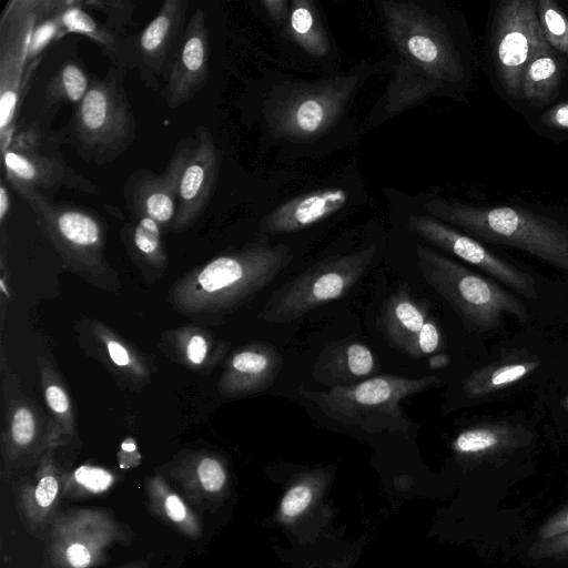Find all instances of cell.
<instances>
[{"label": "cell", "instance_id": "cell-8", "mask_svg": "<svg viewBox=\"0 0 568 568\" xmlns=\"http://www.w3.org/2000/svg\"><path fill=\"white\" fill-rule=\"evenodd\" d=\"M415 254L424 280L450 305L467 329L493 331L504 315L527 322L525 305L495 282L426 245L417 244Z\"/></svg>", "mask_w": 568, "mask_h": 568}, {"label": "cell", "instance_id": "cell-7", "mask_svg": "<svg viewBox=\"0 0 568 568\" xmlns=\"http://www.w3.org/2000/svg\"><path fill=\"white\" fill-rule=\"evenodd\" d=\"M440 383L435 375L406 377L387 374L326 390H310L301 386L298 393L325 416L345 425L367 432H405L412 423L400 402L438 387Z\"/></svg>", "mask_w": 568, "mask_h": 568}, {"label": "cell", "instance_id": "cell-37", "mask_svg": "<svg viewBox=\"0 0 568 568\" xmlns=\"http://www.w3.org/2000/svg\"><path fill=\"white\" fill-rule=\"evenodd\" d=\"M116 481V475L108 468L81 465L63 476V497L81 498L101 495Z\"/></svg>", "mask_w": 568, "mask_h": 568}, {"label": "cell", "instance_id": "cell-25", "mask_svg": "<svg viewBox=\"0 0 568 568\" xmlns=\"http://www.w3.org/2000/svg\"><path fill=\"white\" fill-rule=\"evenodd\" d=\"M165 473L191 501L205 508L222 495L229 479L222 458L206 449L179 453Z\"/></svg>", "mask_w": 568, "mask_h": 568}, {"label": "cell", "instance_id": "cell-1", "mask_svg": "<svg viewBox=\"0 0 568 568\" xmlns=\"http://www.w3.org/2000/svg\"><path fill=\"white\" fill-rule=\"evenodd\" d=\"M388 55L382 60L386 87L363 132L375 129L465 79V64L445 17L426 0L376 2Z\"/></svg>", "mask_w": 568, "mask_h": 568}, {"label": "cell", "instance_id": "cell-24", "mask_svg": "<svg viewBox=\"0 0 568 568\" xmlns=\"http://www.w3.org/2000/svg\"><path fill=\"white\" fill-rule=\"evenodd\" d=\"M55 448L49 449L36 465L27 481L18 487V510L29 532L41 537L59 511L63 496L64 473L55 460Z\"/></svg>", "mask_w": 568, "mask_h": 568}, {"label": "cell", "instance_id": "cell-42", "mask_svg": "<svg viewBox=\"0 0 568 568\" xmlns=\"http://www.w3.org/2000/svg\"><path fill=\"white\" fill-rule=\"evenodd\" d=\"M440 345V332L435 321L429 316L425 322L417 342L418 358L435 353Z\"/></svg>", "mask_w": 568, "mask_h": 568}, {"label": "cell", "instance_id": "cell-18", "mask_svg": "<svg viewBox=\"0 0 568 568\" xmlns=\"http://www.w3.org/2000/svg\"><path fill=\"white\" fill-rule=\"evenodd\" d=\"M193 136L194 148L179 183L173 233L189 230L204 213L214 194L222 163V152L209 128L197 125Z\"/></svg>", "mask_w": 568, "mask_h": 568}, {"label": "cell", "instance_id": "cell-46", "mask_svg": "<svg viewBox=\"0 0 568 568\" xmlns=\"http://www.w3.org/2000/svg\"><path fill=\"white\" fill-rule=\"evenodd\" d=\"M11 206V199L8 187L4 182H0V225H1V236L4 235V222L7 216L9 215Z\"/></svg>", "mask_w": 568, "mask_h": 568}, {"label": "cell", "instance_id": "cell-17", "mask_svg": "<svg viewBox=\"0 0 568 568\" xmlns=\"http://www.w3.org/2000/svg\"><path fill=\"white\" fill-rule=\"evenodd\" d=\"M282 53L292 61L338 72V53L321 8L313 0H293L286 21L273 30Z\"/></svg>", "mask_w": 568, "mask_h": 568}, {"label": "cell", "instance_id": "cell-48", "mask_svg": "<svg viewBox=\"0 0 568 568\" xmlns=\"http://www.w3.org/2000/svg\"><path fill=\"white\" fill-rule=\"evenodd\" d=\"M120 568H148V567L145 565H143V564H140V562H132V564L122 566Z\"/></svg>", "mask_w": 568, "mask_h": 568}, {"label": "cell", "instance_id": "cell-30", "mask_svg": "<svg viewBox=\"0 0 568 568\" xmlns=\"http://www.w3.org/2000/svg\"><path fill=\"white\" fill-rule=\"evenodd\" d=\"M162 234L161 226L148 216L133 217L121 230L131 260L149 282L161 276L169 265Z\"/></svg>", "mask_w": 568, "mask_h": 568}, {"label": "cell", "instance_id": "cell-34", "mask_svg": "<svg viewBox=\"0 0 568 568\" xmlns=\"http://www.w3.org/2000/svg\"><path fill=\"white\" fill-rule=\"evenodd\" d=\"M538 365L536 359H513L478 368L463 382V392L469 398L490 395L526 377Z\"/></svg>", "mask_w": 568, "mask_h": 568}, {"label": "cell", "instance_id": "cell-32", "mask_svg": "<svg viewBox=\"0 0 568 568\" xmlns=\"http://www.w3.org/2000/svg\"><path fill=\"white\" fill-rule=\"evenodd\" d=\"M43 399L58 446L70 443L75 434V418L70 394L54 364L44 355L37 356Z\"/></svg>", "mask_w": 568, "mask_h": 568}, {"label": "cell", "instance_id": "cell-23", "mask_svg": "<svg viewBox=\"0 0 568 568\" xmlns=\"http://www.w3.org/2000/svg\"><path fill=\"white\" fill-rule=\"evenodd\" d=\"M8 183H20L43 193L67 187L83 194H98L99 185L78 174L63 160L39 150L8 148L2 153Z\"/></svg>", "mask_w": 568, "mask_h": 568}, {"label": "cell", "instance_id": "cell-13", "mask_svg": "<svg viewBox=\"0 0 568 568\" xmlns=\"http://www.w3.org/2000/svg\"><path fill=\"white\" fill-rule=\"evenodd\" d=\"M496 72L513 99L521 98L524 73L539 53L552 49L545 40L537 14V1L501 2L493 22Z\"/></svg>", "mask_w": 568, "mask_h": 568}, {"label": "cell", "instance_id": "cell-36", "mask_svg": "<svg viewBox=\"0 0 568 568\" xmlns=\"http://www.w3.org/2000/svg\"><path fill=\"white\" fill-rule=\"evenodd\" d=\"M520 425L505 422L478 424L459 433L453 447L460 454H479L507 445L518 434Z\"/></svg>", "mask_w": 568, "mask_h": 568}, {"label": "cell", "instance_id": "cell-26", "mask_svg": "<svg viewBox=\"0 0 568 568\" xmlns=\"http://www.w3.org/2000/svg\"><path fill=\"white\" fill-rule=\"evenodd\" d=\"M158 344L174 363L206 376L215 371L230 349L229 342L195 323L164 331Z\"/></svg>", "mask_w": 568, "mask_h": 568}, {"label": "cell", "instance_id": "cell-41", "mask_svg": "<svg viewBox=\"0 0 568 568\" xmlns=\"http://www.w3.org/2000/svg\"><path fill=\"white\" fill-rule=\"evenodd\" d=\"M312 494L307 486L300 485L291 488L284 496L281 509L285 516L294 517L301 514L311 503Z\"/></svg>", "mask_w": 568, "mask_h": 568}, {"label": "cell", "instance_id": "cell-9", "mask_svg": "<svg viewBox=\"0 0 568 568\" xmlns=\"http://www.w3.org/2000/svg\"><path fill=\"white\" fill-rule=\"evenodd\" d=\"M378 252L376 243L346 254L325 257L272 293L257 317L287 324L344 296L368 271Z\"/></svg>", "mask_w": 568, "mask_h": 568}, {"label": "cell", "instance_id": "cell-31", "mask_svg": "<svg viewBox=\"0 0 568 568\" xmlns=\"http://www.w3.org/2000/svg\"><path fill=\"white\" fill-rule=\"evenodd\" d=\"M90 81L80 62L67 59L60 63L44 83L38 121L30 128H45L62 106L77 105L85 95Z\"/></svg>", "mask_w": 568, "mask_h": 568}, {"label": "cell", "instance_id": "cell-15", "mask_svg": "<svg viewBox=\"0 0 568 568\" xmlns=\"http://www.w3.org/2000/svg\"><path fill=\"white\" fill-rule=\"evenodd\" d=\"M82 351L98 361L115 384L131 392H141L156 373L154 356L139 349L100 320L83 317L74 324Z\"/></svg>", "mask_w": 568, "mask_h": 568}, {"label": "cell", "instance_id": "cell-35", "mask_svg": "<svg viewBox=\"0 0 568 568\" xmlns=\"http://www.w3.org/2000/svg\"><path fill=\"white\" fill-rule=\"evenodd\" d=\"M561 79L560 64L552 51L539 53L528 64L523 78L521 97L535 105L549 102Z\"/></svg>", "mask_w": 568, "mask_h": 568}, {"label": "cell", "instance_id": "cell-45", "mask_svg": "<svg viewBox=\"0 0 568 568\" xmlns=\"http://www.w3.org/2000/svg\"><path fill=\"white\" fill-rule=\"evenodd\" d=\"M544 121L551 128L568 129V102L557 104L547 111Z\"/></svg>", "mask_w": 568, "mask_h": 568}, {"label": "cell", "instance_id": "cell-39", "mask_svg": "<svg viewBox=\"0 0 568 568\" xmlns=\"http://www.w3.org/2000/svg\"><path fill=\"white\" fill-rule=\"evenodd\" d=\"M83 8H91L105 16L106 26L114 31L126 34V26L133 19L134 4L128 0H81Z\"/></svg>", "mask_w": 568, "mask_h": 568}, {"label": "cell", "instance_id": "cell-14", "mask_svg": "<svg viewBox=\"0 0 568 568\" xmlns=\"http://www.w3.org/2000/svg\"><path fill=\"white\" fill-rule=\"evenodd\" d=\"M406 224L407 229L423 241L485 271L525 297H537L536 283L531 276L493 254L479 241L454 226L425 212L410 214Z\"/></svg>", "mask_w": 568, "mask_h": 568}, {"label": "cell", "instance_id": "cell-20", "mask_svg": "<svg viewBox=\"0 0 568 568\" xmlns=\"http://www.w3.org/2000/svg\"><path fill=\"white\" fill-rule=\"evenodd\" d=\"M187 0H165L151 22L135 38L141 79L149 88L159 87L183 41Z\"/></svg>", "mask_w": 568, "mask_h": 568}, {"label": "cell", "instance_id": "cell-16", "mask_svg": "<svg viewBox=\"0 0 568 568\" xmlns=\"http://www.w3.org/2000/svg\"><path fill=\"white\" fill-rule=\"evenodd\" d=\"M195 143L194 136L180 140L161 174L140 169L124 185L123 196L133 217L148 216L171 232L178 204L179 183Z\"/></svg>", "mask_w": 568, "mask_h": 568}, {"label": "cell", "instance_id": "cell-44", "mask_svg": "<svg viewBox=\"0 0 568 568\" xmlns=\"http://www.w3.org/2000/svg\"><path fill=\"white\" fill-rule=\"evenodd\" d=\"M118 459L122 468H130L139 465L141 456L138 453L134 439L126 438L122 443Z\"/></svg>", "mask_w": 568, "mask_h": 568}, {"label": "cell", "instance_id": "cell-12", "mask_svg": "<svg viewBox=\"0 0 568 568\" xmlns=\"http://www.w3.org/2000/svg\"><path fill=\"white\" fill-rule=\"evenodd\" d=\"M1 349V475L8 478L37 465L49 449L59 446L49 415L22 392L18 376L6 361L3 346Z\"/></svg>", "mask_w": 568, "mask_h": 568}, {"label": "cell", "instance_id": "cell-28", "mask_svg": "<svg viewBox=\"0 0 568 568\" xmlns=\"http://www.w3.org/2000/svg\"><path fill=\"white\" fill-rule=\"evenodd\" d=\"M428 317L427 308L410 295L406 285H402L385 300L379 326L390 346L418 358V336Z\"/></svg>", "mask_w": 568, "mask_h": 568}, {"label": "cell", "instance_id": "cell-3", "mask_svg": "<svg viewBox=\"0 0 568 568\" xmlns=\"http://www.w3.org/2000/svg\"><path fill=\"white\" fill-rule=\"evenodd\" d=\"M283 243H248L223 252L178 278L168 302L196 324L219 325L252 301L292 262Z\"/></svg>", "mask_w": 568, "mask_h": 568}, {"label": "cell", "instance_id": "cell-19", "mask_svg": "<svg viewBox=\"0 0 568 568\" xmlns=\"http://www.w3.org/2000/svg\"><path fill=\"white\" fill-rule=\"evenodd\" d=\"M210 42L206 13L197 8L187 19L183 41L166 73L161 91L170 109L190 102L209 80Z\"/></svg>", "mask_w": 568, "mask_h": 568}, {"label": "cell", "instance_id": "cell-22", "mask_svg": "<svg viewBox=\"0 0 568 568\" xmlns=\"http://www.w3.org/2000/svg\"><path fill=\"white\" fill-rule=\"evenodd\" d=\"M283 358L275 346L254 341L234 351L225 361L217 382L226 398H242L267 389L282 369Z\"/></svg>", "mask_w": 568, "mask_h": 568}, {"label": "cell", "instance_id": "cell-47", "mask_svg": "<svg viewBox=\"0 0 568 568\" xmlns=\"http://www.w3.org/2000/svg\"><path fill=\"white\" fill-rule=\"evenodd\" d=\"M449 364V357L444 354L432 355L428 358V366L432 369H440Z\"/></svg>", "mask_w": 568, "mask_h": 568}, {"label": "cell", "instance_id": "cell-10", "mask_svg": "<svg viewBox=\"0 0 568 568\" xmlns=\"http://www.w3.org/2000/svg\"><path fill=\"white\" fill-rule=\"evenodd\" d=\"M72 0H9L0 14V151L10 146L37 24Z\"/></svg>", "mask_w": 568, "mask_h": 568}, {"label": "cell", "instance_id": "cell-5", "mask_svg": "<svg viewBox=\"0 0 568 568\" xmlns=\"http://www.w3.org/2000/svg\"><path fill=\"white\" fill-rule=\"evenodd\" d=\"M9 184L31 209L64 270L95 288L119 292L120 278L105 256L108 226L101 216L72 203L54 202L37 189Z\"/></svg>", "mask_w": 568, "mask_h": 568}, {"label": "cell", "instance_id": "cell-4", "mask_svg": "<svg viewBox=\"0 0 568 568\" xmlns=\"http://www.w3.org/2000/svg\"><path fill=\"white\" fill-rule=\"evenodd\" d=\"M423 211L477 241L514 246L568 272V230L534 212L430 196Z\"/></svg>", "mask_w": 568, "mask_h": 568}, {"label": "cell", "instance_id": "cell-2", "mask_svg": "<svg viewBox=\"0 0 568 568\" xmlns=\"http://www.w3.org/2000/svg\"><path fill=\"white\" fill-rule=\"evenodd\" d=\"M383 62L304 80L275 73L264 89L260 123L264 139L286 156H310L346 142L354 133L351 110L359 89Z\"/></svg>", "mask_w": 568, "mask_h": 568}, {"label": "cell", "instance_id": "cell-6", "mask_svg": "<svg viewBox=\"0 0 568 568\" xmlns=\"http://www.w3.org/2000/svg\"><path fill=\"white\" fill-rule=\"evenodd\" d=\"M125 71L110 67L104 78L91 79L82 100L74 105L54 141L69 143L84 161L104 165L133 144L135 116L124 88Z\"/></svg>", "mask_w": 568, "mask_h": 568}, {"label": "cell", "instance_id": "cell-40", "mask_svg": "<svg viewBox=\"0 0 568 568\" xmlns=\"http://www.w3.org/2000/svg\"><path fill=\"white\" fill-rule=\"evenodd\" d=\"M61 13L62 11L47 17L37 24L30 44L28 62L34 60L57 37L65 34L60 19Z\"/></svg>", "mask_w": 568, "mask_h": 568}, {"label": "cell", "instance_id": "cell-43", "mask_svg": "<svg viewBox=\"0 0 568 568\" xmlns=\"http://www.w3.org/2000/svg\"><path fill=\"white\" fill-rule=\"evenodd\" d=\"M291 1L287 0H262L260 6L265 17L270 20L273 30L284 24L288 17Z\"/></svg>", "mask_w": 568, "mask_h": 568}, {"label": "cell", "instance_id": "cell-49", "mask_svg": "<svg viewBox=\"0 0 568 568\" xmlns=\"http://www.w3.org/2000/svg\"><path fill=\"white\" fill-rule=\"evenodd\" d=\"M564 406L566 407V409L568 410V395L566 396V398L564 399Z\"/></svg>", "mask_w": 568, "mask_h": 568}, {"label": "cell", "instance_id": "cell-11", "mask_svg": "<svg viewBox=\"0 0 568 568\" xmlns=\"http://www.w3.org/2000/svg\"><path fill=\"white\" fill-rule=\"evenodd\" d=\"M131 539L130 528L108 509L59 510L49 527L47 558L53 568H94L109 559L110 547Z\"/></svg>", "mask_w": 568, "mask_h": 568}, {"label": "cell", "instance_id": "cell-38", "mask_svg": "<svg viewBox=\"0 0 568 568\" xmlns=\"http://www.w3.org/2000/svg\"><path fill=\"white\" fill-rule=\"evenodd\" d=\"M537 14L546 42L568 55V18L552 0L537 1Z\"/></svg>", "mask_w": 568, "mask_h": 568}, {"label": "cell", "instance_id": "cell-33", "mask_svg": "<svg viewBox=\"0 0 568 568\" xmlns=\"http://www.w3.org/2000/svg\"><path fill=\"white\" fill-rule=\"evenodd\" d=\"M150 511L163 523L186 537L197 539L202 534L196 514L169 485L162 474L149 476L145 480Z\"/></svg>", "mask_w": 568, "mask_h": 568}, {"label": "cell", "instance_id": "cell-29", "mask_svg": "<svg viewBox=\"0 0 568 568\" xmlns=\"http://www.w3.org/2000/svg\"><path fill=\"white\" fill-rule=\"evenodd\" d=\"M61 23L64 33L84 36L95 42L112 62V67L123 71L139 68L135 38L121 34L106 24L99 23L81 4L72 0L62 11Z\"/></svg>", "mask_w": 568, "mask_h": 568}, {"label": "cell", "instance_id": "cell-21", "mask_svg": "<svg viewBox=\"0 0 568 568\" xmlns=\"http://www.w3.org/2000/svg\"><path fill=\"white\" fill-rule=\"evenodd\" d=\"M359 199V191L342 184L323 186L291 197L260 221L264 235L290 234L324 222Z\"/></svg>", "mask_w": 568, "mask_h": 568}, {"label": "cell", "instance_id": "cell-27", "mask_svg": "<svg viewBox=\"0 0 568 568\" xmlns=\"http://www.w3.org/2000/svg\"><path fill=\"white\" fill-rule=\"evenodd\" d=\"M376 371V357L371 348L346 337L324 347L313 365L312 378L332 388L363 382Z\"/></svg>", "mask_w": 568, "mask_h": 568}]
</instances>
